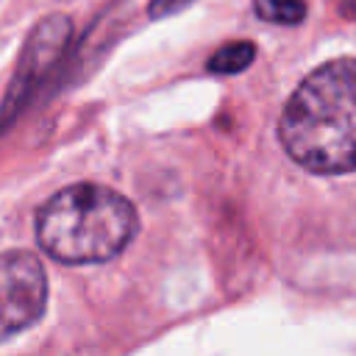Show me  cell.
<instances>
[{
	"instance_id": "cell-1",
	"label": "cell",
	"mask_w": 356,
	"mask_h": 356,
	"mask_svg": "<svg viewBox=\"0 0 356 356\" xmlns=\"http://www.w3.org/2000/svg\"><path fill=\"white\" fill-rule=\"evenodd\" d=\"M278 139L309 172L356 170V58H334L300 81L281 111Z\"/></svg>"
},
{
	"instance_id": "cell-2",
	"label": "cell",
	"mask_w": 356,
	"mask_h": 356,
	"mask_svg": "<svg viewBox=\"0 0 356 356\" xmlns=\"http://www.w3.org/2000/svg\"><path fill=\"white\" fill-rule=\"evenodd\" d=\"M136 234L131 200L100 184H72L56 192L36 214V239L64 264L108 261Z\"/></svg>"
},
{
	"instance_id": "cell-3",
	"label": "cell",
	"mask_w": 356,
	"mask_h": 356,
	"mask_svg": "<svg viewBox=\"0 0 356 356\" xmlns=\"http://www.w3.org/2000/svg\"><path fill=\"white\" fill-rule=\"evenodd\" d=\"M47 306V275L31 250L0 253V342L31 328Z\"/></svg>"
},
{
	"instance_id": "cell-4",
	"label": "cell",
	"mask_w": 356,
	"mask_h": 356,
	"mask_svg": "<svg viewBox=\"0 0 356 356\" xmlns=\"http://www.w3.org/2000/svg\"><path fill=\"white\" fill-rule=\"evenodd\" d=\"M70 33H72V25L61 14H53V17L42 19L36 25V31L31 33V39H28V44H25V50L19 56L17 75L8 83V95H6V103L0 108V128L8 125L22 111V106L31 97V92H36L42 78L61 58L67 42H70Z\"/></svg>"
},
{
	"instance_id": "cell-5",
	"label": "cell",
	"mask_w": 356,
	"mask_h": 356,
	"mask_svg": "<svg viewBox=\"0 0 356 356\" xmlns=\"http://www.w3.org/2000/svg\"><path fill=\"white\" fill-rule=\"evenodd\" d=\"M256 58V47L253 42H228L222 44L211 58H209V70L214 75H236L245 67H250V61Z\"/></svg>"
},
{
	"instance_id": "cell-6",
	"label": "cell",
	"mask_w": 356,
	"mask_h": 356,
	"mask_svg": "<svg viewBox=\"0 0 356 356\" xmlns=\"http://www.w3.org/2000/svg\"><path fill=\"white\" fill-rule=\"evenodd\" d=\"M253 8L273 25H298L306 17V0H253Z\"/></svg>"
},
{
	"instance_id": "cell-7",
	"label": "cell",
	"mask_w": 356,
	"mask_h": 356,
	"mask_svg": "<svg viewBox=\"0 0 356 356\" xmlns=\"http://www.w3.org/2000/svg\"><path fill=\"white\" fill-rule=\"evenodd\" d=\"M189 3H192V0H150L147 14H150L153 19H164V17L175 14V11H181V8L189 6Z\"/></svg>"
}]
</instances>
